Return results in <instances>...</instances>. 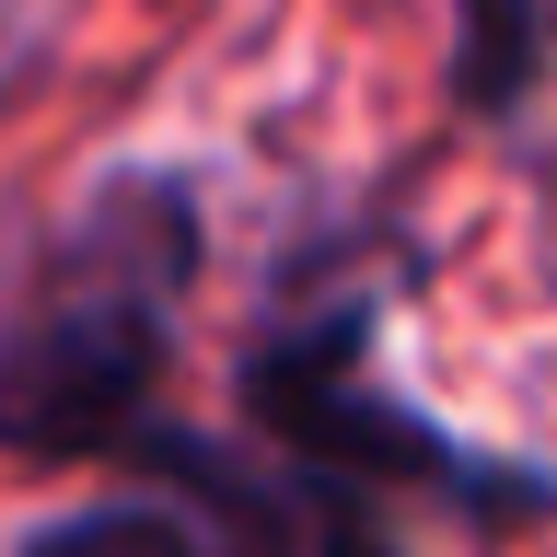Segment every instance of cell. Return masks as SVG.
<instances>
[{
	"label": "cell",
	"mask_w": 557,
	"mask_h": 557,
	"mask_svg": "<svg viewBox=\"0 0 557 557\" xmlns=\"http://www.w3.org/2000/svg\"><path fill=\"white\" fill-rule=\"evenodd\" d=\"M302 476V557H407L395 546V522H383V487H348V476Z\"/></svg>",
	"instance_id": "obj_5"
},
{
	"label": "cell",
	"mask_w": 557,
	"mask_h": 557,
	"mask_svg": "<svg viewBox=\"0 0 557 557\" xmlns=\"http://www.w3.org/2000/svg\"><path fill=\"white\" fill-rule=\"evenodd\" d=\"M12 557H233L221 546V522L198 511V499H94V511H59L35 522Z\"/></svg>",
	"instance_id": "obj_4"
},
{
	"label": "cell",
	"mask_w": 557,
	"mask_h": 557,
	"mask_svg": "<svg viewBox=\"0 0 557 557\" xmlns=\"http://www.w3.org/2000/svg\"><path fill=\"white\" fill-rule=\"evenodd\" d=\"M372 325L383 302H325V313H290V325H256L244 337V418L278 465H313V476H348V487H418L465 511L476 534H511V522H557V465L534 453H487L465 430H442L430 407H407L395 383L372 372Z\"/></svg>",
	"instance_id": "obj_2"
},
{
	"label": "cell",
	"mask_w": 557,
	"mask_h": 557,
	"mask_svg": "<svg viewBox=\"0 0 557 557\" xmlns=\"http://www.w3.org/2000/svg\"><path fill=\"white\" fill-rule=\"evenodd\" d=\"M442 82L476 128H522L557 82V0H453Z\"/></svg>",
	"instance_id": "obj_3"
},
{
	"label": "cell",
	"mask_w": 557,
	"mask_h": 557,
	"mask_svg": "<svg viewBox=\"0 0 557 557\" xmlns=\"http://www.w3.org/2000/svg\"><path fill=\"white\" fill-rule=\"evenodd\" d=\"M209 221L163 163H116L70 221V256L0 313V453L12 465H128L163 418V325L198 290Z\"/></svg>",
	"instance_id": "obj_1"
}]
</instances>
